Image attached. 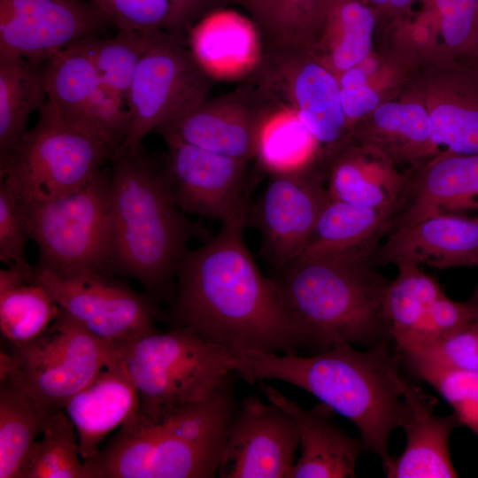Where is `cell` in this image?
Instances as JSON below:
<instances>
[{
	"mask_svg": "<svg viewBox=\"0 0 478 478\" xmlns=\"http://www.w3.org/2000/svg\"><path fill=\"white\" fill-rule=\"evenodd\" d=\"M246 220L222 224L187 251L176 273L173 328L189 329L230 351L296 353L300 332L243 241Z\"/></svg>",
	"mask_w": 478,
	"mask_h": 478,
	"instance_id": "obj_1",
	"label": "cell"
},
{
	"mask_svg": "<svg viewBox=\"0 0 478 478\" xmlns=\"http://www.w3.org/2000/svg\"><path fill=\"white\" fill-rule=\"evenodd\" d=\"M403 356L389 342L366 351L337 343L309 357L230 351L229 367L249 383L279 380L296 385L353 422L368 449L389 466V439L408 414Z\"/></svg>",
	"mask_w": 478,
	"mask_h": 478,
	"instance_id": "obj_2",
	"label": "cell"
},
{
	"mask_svg": "<svg viewBox=\"0 0 478 478\" xmlns=\"http://www.w3.org/2000/svg\"><path fill=\"white\" fill-rule=\"evenodd\" d=\"M269 280L304 347L320 352L337 343L371 347L392 339L383 306L389 281L365 257H298Z\"/></svg>",
	"mask_w": 478,
	"mask_h": 478,
	"instance_id": "obj_3",
	"label": "cell"
},
{
	"mask_svg": "<svg viewBox=\"0 0 478 478\" xmlns=\"http://www.w3.org/2000/svg\"><path fill=\"white\" fill-rule=\"evenodd\" d=\"M112 270L163 295L176 278L187 244L200 232L175 204L161 167L140 146L111 160Z\"/></svg>",
	"mask_w": 478,
	"mask_h": 478,
	"instance_id": "obj_4",
	"label": "cell"
},
{
	"mask_svg": "<svg viewBox=\"0 0 478 478\" xmlns=\"http://www.w3.org/2000/svg\"><path fill=\"white\" fill-rule=\"evenodd\" d=\"M116 352L137 389L135 415L148 422L208 397L232 372L230 351L185 328L156 331Z\"/></svg>",
	"mask_w": 478,
	"mask_h": 478,
	"instance_id": "obj_5",
	"label": "cell"
},
{
	"mask_svg": "<svg viewBox=\"0 0 478 478\" xmlns=\"http://www.w3.org/2000/svg\"><path fill=\"white\" fill-rule=\"evenodd\" d=\"M112 158L104 141L46 101L0 178L23 205H34L78 190Z\"/></svg>",
	"mask_w": 478,
	"mask_h": 478,
	"instance_id": "obj_6",
	"label": "cell"
},
{
	"mask_svg": "<svg viewBox=\"0 0 478 478\" xmlns=\"http://www.w3.org/2000/svg\"><path fill=\"white\" fill-rule=\"evenodd\" d=\"M115 354V348L60 312L38 337L1 351L0 381H10L35 402L44 419L64 411Z\"/></svg>",
	"mask_w": 478,
	"mask_h": 478,
	"instance_id": "obj_7",
	"label": "cell"
},
{
	"mask_svg": "<svg viewBox=\"0 0 478 478\" xmlns=\"http://www.w3.org/2000/svg\"><path fill=\"white\" fill-rule=\"evenodd\" d=\"M111 170L99 169L78 190L23 205L30 239L38 248L35 267L56 272L112 270Z\"/></svg>",
	"mask_w": 478,
	"mask_h": 478,
	"instance_id": "obj_8",
	"label": "cell"
},
{
	"mask_svg": "<svg viewBox=\"0 0 478 478\" xmlns=\"http://www.w3.org/2000/svg\"><path fill=\"white\" fill-rule=\"evenodd\" d=\"M279 107L294 112L327 154L350 137L337 74L309 47L263 43L256 70L246 79Z\"/></svg>",
	"mask_w": 478,
	"mask_h": 478,
	"instance_id": "obj_9",
	"label": "cell"
},
{
	"mask_svg": "<svg viewBox=\"0 0 478 478\" xmlns=\"http://www.w3.org/2000/svg\"><path fill=\"white\" fill-rule=\"evenodd\" d=\"M215 81L197 63L186 40L150 31L127 96L131 121L120 151L137 150L149 133L209 97Z\"/></svg>",
	"mask_w": 478,
	"mask_h": 478,
	"instance_id": "obj_10",
	"label": "cell"
},
{
	"mask_svg": "<svg viewBox=\"0 0 478 478\" xmlns=\"http://www.w3.org/2000/svg\"><path fill=\"white\" fill-rule=\"evenodd\" d=\"M35 267V278L62 311L115 349L157 330L151 301L108 273Z\"/></svg>",
	"mask_w": 478,
	"mask_h": 478,
	"instance_id": "obj_11",
	"label": "cell"
},
{
	"mask_svg": "<svg viewBox=\"0 0 478 478\" xmlns=\"http://www.w3.org/2000/svg\"><path fill=\"white\" fill-rule=\"evenodd\" d=\"M221 453L135 413L83 467L85 478H212Z\"/></svg>",
	"mask_w": 478,
	"mask_h": 478,
	"instance_id": "obj_12",
	"label": "cell"
},
{
	"mask_svg": "<svg viewBox=\"0 0 478 478\" xmlns=\"http://www.w3.org/2000/svg\"><path fill=\"white\" fill-rule=\"evenodd\" d=\"M160 166L166 188L185 212L220 220H248L249 160L180 142H166Z\"/></svg>",
	"mask_w": 478,
	"mask_h": 478,
	"instance_id": "obj_13",
	"label": "cell"
},
{
	"mask_svg": "<svg viewBox=\"0 0 478 478\" xmlns=\"http://www.w3.org/2000/svg\"><path fill=\"white\" fill-rule=\"evenodd\" d=\"M207 97L157 129L165 142H180L228 157L256 158L260 130L277 106L253 82Z\"/></svg>",
	"mask_w": 478,
	"mask_h": 478,
	"instance_id": "obj_14",
	"label": "cell"
},
{
	"mask_svg": "<svg viewBox=\"0 0 478 478\" xmlns=\"http://www.w3.org/2000/svg\"><path fill=\"white\" fill-rule=\"evenodd\" d=\"M300 443L292 416L257 396L243 398L228 424L220 478H289Z\"/></svg>",
	"mask_w": 478,
	"mask_h": 478,
	"instance_id": "obj_15",
	"label": "cell"
},
{
	"mask_svg": "<svg viewBox=\"0 0 478 478\" xmlns=\"http://www.w3.org/2000/svg\"><path fill=\"white\" fill-rule=\"evenodd\" d=\"M112 25L90 0H0V54L42 63Z\"/></svg>",
	"mask_w": 478,
	"mask_h": 478,
	"instance_id": "obj_16",
	"label": "cell"
},
{
	"mask_svg": "<svg viewBox=\"0 0 478 478\" xmlns=\"http://www.w3.org/2000/svg\"><path fill=\"white\" fill-rule=\"evenodd\" d=\"M328 198L320 157L305 169L270 174L254 219L262 253L276 270L301 254Z\"/></svg>",
	"mask_w": 478,
	"mask_h": 478,
	"instance_id": "obj_17",
	"label": "cell"
},
{
	"mask_svg": "<svg viewBox=\"0 0 478 478\" xmlns=\"http://www.w3.org/2000/svg\"><path fill=\"white\" fill-rule=\"evenodd\" d=\"M424 103L440 151L478 154V60L462 57L417 66L405 84Z\"/></svg>",
	"mask_w": 478,
	"mask_h": 478,
	"instance_id": "obj_18",
	"label": "cell"
},
{
	"mask_svg": "<svg viewBox=\"0 0 478 478\" xmlns=\"http://www.w3.org/2000/svg\"><path fill=\"white\" fill-rule=\"evenodd\" d=\"M418 11L392 22L390 43L415 65L474 57L478 0H423Z\"/></svg>",
	"mask_w": 478,
	"mask_h": 478,
	"instance_id": "obj_19",
	"label": "cell"
},
{
	"mask_svg": "<svg viewBox=\"0 0 478 478\" xmlns=\"http://www.w3.org/2000/svg\"><path fill=\"white\" fill-rule=\"evenodd\" d=\"M404 193L389 221L386 235L427 217L478 212V154L441 151L406 170Z\"/></svg>",
	"mask_w": 478,
	"mask_h": 478,
	"instance_id": "obj_20",
	"label": "cell"
},
{
	"mask_svg": "<svg viewBox=\"0 0 478 478\" xmlns=\"http://www.w3.org/2000/svg\"><path fill=\"white\" fill-rule=\"evenodd\" d=\"M386 236L368 258L374 266L400 263L437 269L478 266V217L439 213Z\"/></svg>",
	"mask_w": 478,
	"mask_h": 478,
	"instance_id": "obj_21",
	"label": "cell"
},
{
	"mask_svg": "<svg viewBox=\"0 0 478 478\" xmlns=\"http://www.w3.org/2000/svg\"><path fill=\"white\" fill-rule=\"evenodd\" d=\"M350 136L403 171L441 152L434 143L431 120L424 103L406 86L353 124Z\"/></svg>",
	"mask_w": 478,
	"mask_h": 478,
	"instance_id": "obj_22",
	"label": "cell"
},
{
	"mask_svg": "<svg viewBox=\"0 0 478 478\" xmlns=\"http://www.w3.org/2000/svg\"><path fill=\"white\" fill-rule=\"evenodd\" d=\"M320 160L329 198L392 216L405 189L406 171L351 136L337 149L320 155Z\"/></svg>",
	"mask_w": 478,
	"mask_h": 478,
	"instance_id": "obj_23",
	"label": "cell"
},
{
	"mask_svg": "<svg viewBox=\"0 0 478 478\" xmlns=\"http://www.w3.org/2000/svg\"><path fill=\"white\" fill-rule=\"evenodd\" d=\"M267 400L289 413L297 426L301 455L289 478L356 477L358 456L369 450L360 438L349 436L334 420L335 411L320 402L304 409L275 388L264 385Z\"/></svg>",
	"mask_w": 478,
	"mask_h": 478,
	"instance_id": "obj_24",
	"label": "cell"
},
{
	"mask_svg": "<svg viewBox=\"0 0 478 478\" xmlns=\"http://www.w3.org/2000/svg\"><path fill=\"white\" fill-rule=\"evenodd\" d=\"M137 405L136 387L115 351L64 409L77 431L81 460L96 455L103 439L134 415Z\"/></svg>",
	"mask_w": 478,
	"mask_h": 478,
	"instance_id": "obj_25",
	"label": "cell"
},
{
	"mask_svg": "<svg viewBox=\"0 0 478 478\" xmlns=\"http://www.w3.org/2000/svg\"><path fill=\"white\" fill-rule=\"evenodd\" d=\"M188 46L216 81L246 80L263 54L262 36L254 21L225 6L207 13L193 26Z\"/></svg>",
	"mask_w": 478,
	"mask_h": 478,
	"instance_id": "obj_26",
	"label": "cell"
},
{
	"mask_svg": "<svg viewBox=\"0 0 478 478\" xmlns=\"http://www.w3.org/2000/svg\"><path fill=\"white\" fill-rule=\"evenodd\" d=\"M405 399L408 414L401 428L406 436V445L399 456H392L383 468L389 478H454L458 474L450 456L449 442L459 426L452 413H434L436 402L421 389L406 382Z\"/></svg>",
	"mask_w": 478,
	"mask_h": 478,
	"instance_id": "obj_27",
	"label": "cell"
},
{
	"mask_svg": "<svg viewBox=\"0 0 478 478\" xmlns=\"http://www.w3.org/2000/svg\"><path fill=\"white\" fill-rule=\"evenodd\" d=\"M380 19L362 0H327L309 48L335 74L374 50Z\"/></svg>",
	"mask_w": 478,
	"mask_h": 478,
	"instance_id": "obj_28",
	"label": "cell"
},
{
	"mask_svg": "<svg viewBox=\"0 0 478 478\" xmlns=\"http://www.w3.org/2000/svg\"><path fill=\"white\" fill-rule=\"evenodd\" d=\"M390 218L391 213L387 211L328 198L298 257L350 253L368 259L380 239L386 235Z\"/></svg>",
	"mask_w": 478,
	"mask_h": 478,
	"instance_id": "obj_29",
	"label": "cell"
},
{
	"mask_svg": "<svg viewBox=\"0 0 478 478\" xmlns=\"http://www.w3.org/2000/svg\"><path fill=\"white\" fill-rule=\"evenodd\" d=\"M60 307L31 271L0 270V329L11 347L25 345L57 319Z\"/></svg>",
	"mask_w": 478,
	"mask_h": 478,
	"instance_id": "obj_30",
	"label": "cell"
},
{
	"mask_svg": "<svg viewBox=\"0 0 478 478\" xmlns=\"http://www.w3.org/2000/svg\"><path fill=\"white\" fill-rule=\"evenodd\" d=\"M47 100L42 65L0 54V168L25 134L29 116Z\"/></svg>",
	"mask_w": 478,
	"mask_h": 478,
	"instance_id": "obj_31",
	"label": "cell"
},
{
	"mask_svg": "<svg viewBox=\"0 0 478 478\" xmlns=\"http://www.w3.org/2000/svg\"><path fill=\"white\" fill-rule=\"evenodd\" d=\"M97 36L67 45L42 65L46 101L70 120L101 84L95 55Z\"/></svg>",
	"mask_w": 478,
	"mask_h": 478,
	"instance_id": "obj_32",
	"label": "cell"
},
{
	"mask_svg": "<svg viewBox=\"0 0 478 478\" xmlns=\"http://www.w3.org/2000/svg\"><path fill=\"white\" fill-rule=\"evenodd\" d=\"M118 29L163 31L188 42L193 26L232 0H90Z\"/></svg>",
	"mask_w": 478,
	"mask_h": 478,
	"instance_id": "obj_33",
	"label": "cell"
},
{
	"mask_svg": "<svg viewBox=\"0 0 478 478\" xmlns=\"http://www.w3.org/2000/svg\"><path fill=\"white\" fill-rule=\"evenodd\" d=\"M320 149L297 115L279 107L265 121L258 140L256 158L270 174L305 169L315 163Z\"/></svg>",
	"mask_w": 478,
	"mask_h": 478,
	"instance_id": "obj_34",
	"label": "cell"
},
{
	"mask_svg": "<svg viewBox=\"0 0 478 478\" xmlns=\"http://www.w3.org/2000/svg\"><path fill=\"white\" fill-rule=\"evenodd\" d=\"M396 266L397 276L389 283L383 306L392 340L400 352L443 291L420 266L411 263Z\"/></svg>",
	"mask_w": 478,
	"mask_h": 478,
	"instance_id": "obj_35",
	"label": "cell"
},
{
	"mask_svg": "<svg viewBox=\"0 0 478 478\" xmlns=\"http://www.w3.org/2000/svg\"><path fill=\"white\" fill-rule=\"evenodd\" d=\"M0 382V478H19L46 419L24 390L10 381Z\"/></svg>",
	"mask_w": 478,
	"mask_h": 478,
	"instance_id": "obj_36",
	"label": "cell"
},
{
	"mask_svg": "<svg viewBox=\"0 0 478 478\" xmlns=\"http://www.w3.org/2000/svg\"><path fill=\"white\" fill-rule=\"evenodd\" d=\"M327 0H234L257 25L264 44L309 47Z\"/></svg>",
	"mask_w": 478,
	"mask_h": 478,
	"instance_id": "obj_37",
	"label": "cell"
},
{
	"mask_svg": "<svg viewBox=\"0 0 478 478\" xmlns=\"http://www.w3.org/2000/svg\"><path fill=\"white\" fill-rule=\"evenodd\" d=\"M42 436L33 444L19 478H85L77 431L65 411L45 420Z\"/></svg>",
	"mask_w": 478,
	"mask_h": 478,
	"instance_id": "obj_38",
	"label": "cell"
},
{
	"mask_svg": "<svg viewBox=\"0 0 478 478\" xmlns=\"http://www.w3.org/2000/svg\"><path fill=\"white\" fill-rule=\"evenodd\" d=\"M118 30L112 37H96V64L101 83L127 99L139 62L148 47L150 31Z\"/></svg>",
	"mask_w": 478,
	"mask_h": 478,
	"instance_id": "obj_39",
	"label": "cell"
},
{
	"mask_svg": "<svg viewBox=\"0 0 478 478\" xmlns=\"http://www.w3.org/2000/svg\"><path fill=\"white\" fill-rule=\"evenodd\" d=\"M72 120L104 141L114 157L126 141L131 117L127 99L101 83Z\"/></svg>",
	"mask_w": 478,
	"mask_h": 478,
	"instance_id": "obj_40",
	"label": "cell"
},
{
	"mask_svg": "<svg viewBox=\"0 0 478 478\" xmlns=\"http://www.w3.org/2000/svg\"><path fill=\"white\" fill-rule=\"evenodd\" d=\"M412 370L448 402L460 424L478 436V372L430 366Z\"/></svg>",
	"mask_w": 478,
	"mask_h": 478,
	"instance_id": "obj_41",
	"label": "cell"
},
{
	"mask_svg": "<svg viewBox=\"0 0 478 478\" xmlns=\"http://www.w3.org/2000/svg\"><path fill=\"white\" fill-rule=\"evenodd\" d=\"M404 357L412 368L430 366L478 372V320L431 346Z\"/></svg>",
	"mask_w": 478,
	"mask_h": 478,
	"instance_id": "obj_42",
	"label": "cell"
},
{
	"mask_svg": "<svg viewBox=\"0 0 478 478\" xmlns=\"http://www.w3.org/2000/svg\"><path fill=\"white\" fill-rule=\"evenodd\" d=\"M474 320L475 317L466 303L454 302L443 293L400 353L405 356L431 346Z\"/></svg>",
	"mask_w": 478,
	"mask_h": 478,
	"instance_id": "obj_43",
	"label": "cell"
},
{
	"mask_svg": "<svg viewBox=\"0 0 478 478\" xmlns=\"http://www.w3.org/2000/svg\"><path fill=\"white\" fill-rule=\"evenodd\" d=\"M30 239L24 207L10 187L0 182V260L6 266L34 269L27 258Z\"/></svg>",
	"mask_w": 478,
	"mask_h": 478,
	"instance_id": "obj_44",
	"label": "cell"
},
{
	"mask_svg": "<svg viewBox=\"0 0 478 478\" xmlns=\"http://www.w3.org/2000/svg\"><path fill=\"white\" fill-rule=\"evenodd\" d=\"M378 14L380 24L384 25L409 15L417 4L423 0H362Z\"/></svg>",
	"mask_w": 478,
	"mask_h": 478,
	"instance_id": "obj_45",
	"label": "cell"
},
{
	"mask_svg": "<svg viewBox=\"0 0 478 478\" xmlns=\"http://www.w3.org/2000/svg\"><path fill=\"white\" fill-rule=\"evenodd\" d=\"M471 308L475 320H478V284L471 297L466 302Z\"/></svg>",
	"mask_w": 478,
	"mask_h": 478,
	"instance_id": "obj_46",
	"label": "cell"
},
{
	"mask_svg": "<svg viewBox=\"0 0 478 478\" xmlns=\"http://www.w3.org/2000/svg\"><path fill=\"white\" fill-rule=\"evenodd\" d=\"M474 58H476V59L478 60V50H477L476 54L474 55Z\"/></svg>",
	"mask_w": 478,
	"mask_h": 478,
	"instance_id": "obj_47",
	"label": "cell"
},
{
	"mask_svg": "<svg viewBox=\"0 0 478 478\" xmlns=\"http://www.w3.org/2000/svg\"><path fill=\"white\" fill-rule=\"evenodd\" d=\"M232 1H234V0H232Z\"/></svg>",
	"mask_w": 478,
	"mask_h": 478,
	"instance_id": "obj_48",
	"label": "cell"
}]
</instances>
